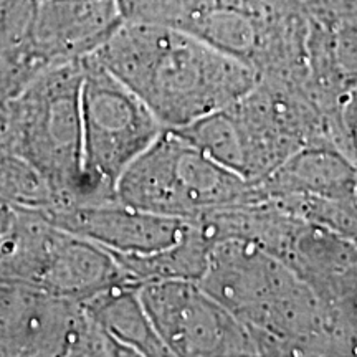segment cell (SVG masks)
Returning <instances> with one entry per match:
<instances>
[{"label":"cell","mask_w":357,"mask_h":357,"mask_svg":"<svg viewBox=\"0 0 357 357\" xmlns=\"http://www.w3.org/2000/svg\"><path fill=\"white\" fill-rule=\"evenodd\" d=\"M93 56L172 131L234 105L260 78L197 35L149 22L124 20Z\"/></svg>","instance_id":"6da1fadb"},{"label":"cell","mask_w":357,"mask_h":357,"mask_svg":"<svg viewBox=\"0 0 357 357\" xmlns=\"http://www.w3.org/2000/svg\"><path fill=\"white\" fill-rule=\"evenodd\" d=\"M199 284L252 331L258 356L334 354L318 293L258 245L213 242Z\"/></svg>","instance_id":"7a4b0ae2"},{"label":"cell","mask_w":357,"mask_h":357,"mask_svg":"<svg viewBox=\"0 0 357 357\" xmlns=\"http://www.w3.org/2000/svg\"><path fill=\"white\" fill-rule=\"evenodd\" d=\"M82 78V60L40 68L0 116L3 142L43 178L53 207L84 200Z\"/></svg>","instance_id":"3957f363"},{"label":"cell","mask_w":357,"mask_h":357,"mask_svg":"<svg viewBox=\"0 0 357 357\" xmlns=\"http://www.w3.org/2000/svg\"><path fill=\"white\" fill-rule=\"evenodd\" d=\"M265 197L260 185L222 166L172 129L160 134L116 184V199L121 202L185 222Z\"/></svg>","instance_id":"277c9868"},{"label":"cell","mask_w":357,"mask_h":357,"mask_svg":"<svg viewBox=\"0 0 357 357\" xmlns=\"http://www.w3.org/2000/svg\"><path fill=\"white\" fill-rule=\"evenodd\" d=\"M82 63V204H91L116 199L119 177L166 129L95 56Z\"/></svg>","instance_id":"5b68a950"},{"label":"cell","mask_w":357,"mask_h":357,"mask_svg":"<svg viewBox=\"0 0 357 357\" xmlns=\"http://www.w3.org/2000/svg\"><path fill=\"white\" fill-rule=\"evenodd\" d=\"M240 149V176L260 184L298 149L333 142L329 118L301 84L260 77L229 106Z\"/></svg>","instance_id":"8992f818"},{"label":"cell","mask_w":357,"mask_h":357,"mask_svg":"<svg viewBox=\"0 0 357 357\" xmlns=\"http://www.w3.org/2000/svg\"><path fill=\"white\" fill-rule=\"evenodd\" d=\"M137 291L171 356H258L252 331L199 281H146L137 284Z\"/></svg>","instance_id":"52a82bcc"},{"label":"cell","mask_w":357,"mask_h":357,"mask_svg":"<svg viewBox=\"0 0 357 357\" xmlns=\"http://www.w3.org/2000/svg\"><path fill=\"white\" fill-rule=\"evenodd\" d=\"M20 280L53 296L79 303L118 284L132 283L114 253L53 225L48 218L26 243Z\"/></svg>","instance_id":"ba28073f"},{"label":"cell","mask_w":357,"mask_h":357,"mask_svg":"<svg viewBox=\"0 0 357 357\" xmlns=\"http://www.w3.org/2000/svg\"><path fill=\"white\" fill-rule=\"evenodd\" d=\"M53 225L105 247L116 255H153L184 238L190 222L141 211L118 199L40 211Z\"/></svg>","instance_id":"9c48e42d"},{"label":"cell","mask_w":357,"mask_h":357,"mask_svg":"<svg viewBox=\"0 0 357 357\" xmlns=\"http://www.w3.org/2000/svg\"><path fill=\"white\" fill-rule=\"evenodd\" d=\"M123 22L118 0H40L30 71L95 55Z\"/></svg>","instance_id":"30bf717a"},{"label":"cell","mask_w":357,"mask_h":357,"mask_svg":"<svg viewBox=\"0 0 357 357\" xmlns=\"http://www.w3.org/2000/svg\"><path fill=\"white\" fill-rule=\"evenodd\" d=\"M258 185L266 197L349 202L357 194V169L333 142H312L289 155Z\"/></svg>","instance_id":"8fae6325"},{"label":"cell","mask_w":357,"mask_h":357,"mask_svg":"<svg viewBox=\"0 0 357 357\" xmlns=\"http://www.w3.org/2000/svg\"><path fill=\"white\" fill-rule=\"evenodd\" d=\"M91 318L131 356H171L151 323L137 284L124 283L83 301Z\"/></svg>","instance_id":"7c38bea8"},{"label":"cell","mask_w":357,"mask_h":357,"mask_svg":"<svg viewBox=\"0 0 357 357\" xmlns=\"http://www.w3.org/2000/svg\"><path fill=\"white\" fill-rule=\"evenodd\" d=\"M40 0H0V58L29 77L30 45Z\"/></svg>","instance_id":"4fadbf2b"},{"label":"cell","mask_w":357,"mask_h":357,"mask_svg":"<svg viewBox=\"0 0 357 357\" xmlns=\"http://www.w3.org/2000/svg\"><path fill=\"white\" fill-rule=\"evenodd\" d=\"M329 136L357 169V84L329 119Z\"/></svg>","instance_id":"5bb4252c"},{"label":"cell","mask_w":357,"mask_h":357,"mask_svg":"<svg viewBox=\"0 0 357 357\" xmlns=\"http://www.w3.org/2000/svg\"><path fill=\"white\" fill-rule=\"evenodd\" d=\"M294 7L300 8L310 19L326 22L357 19L356 0H287Z\"/></svg>","instance_id":"9a60e30c"}]
</instances>
